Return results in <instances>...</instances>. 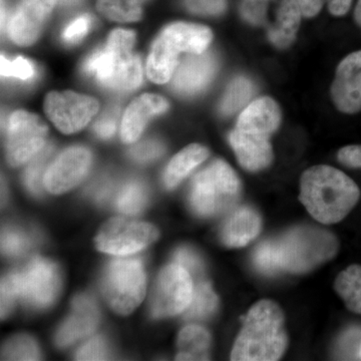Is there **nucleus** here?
I'll return each instance as SVG.
<instances>
[{
    "mask_svg": "<svg viewBox=\"0 0 361 361\" xmlns=\"http://www.w3.org/2000/svg\"><path fill=\"white\" fill-rule=\"evenodd\" d=\"M118 116H120V109L118 106H111L108 109L102 116L97 118L94 126V130L97 137L101 139H110L116 133L118 127Z\"/></svg>",
    "mask_w": 361,
    "mask_h": 361,
    "instance_id": "e433bc0d",
    "label": "nucleus"
},
{
    "mask_svg": "<svg viewBox=\"0 0 361 361\" xmlns=\"http://www.w3.org/2000/svg\"><path fill=\"white\" fill-rule=\"evenodd\" d=\"M337 158L341 164L348 167L361 168V146L353 145L344 147L339 149Z\"/></svg>",
    "mask_w": 361,
    "mask_h": 361,
    "instance_id": "37998d69",
    "label": "nucleus"
},
{
    "mask_svg": "<svg viewBox=\"0 0 361 361\" xmlns=\"http://www.w3.org/2000/svg\"><path fill=\"white\" fill-rule=\"evenodd\" d=\"M134 44V32L122 28L114 30L104 47L85 61V73L115 92L137 89L142 84V71L141 59L133 52Z\"/></svg>",
    "mask_w": 361,
    "mask_h": 361,
    "instance_id": "20e7f679",
    "label": "nucleus"
},
{
    "mask_svg": "<svg viewBox=\"0 0 361 361\" xmlns=\"http://www.w3.org/2000/svg\"><path fill=\"white\" fill-rule=\"evenodd\" d=\"M4 23H6V9H4V1H2V6H1V25L2 28L4 27Z\"/></svg>",
    "mask_w": 361,
    "mask_h": 361,
    "instance_id": "de8ad7c7",
    "label": "nucleus"
},
{
    "mask_svg": "<svg viewBox=\"0 0 361 361\" xmlns=\"http://www.w3.org/2000/svg\"><path fill=\"white\" fill-rule=\"evenodd\" d=\"M169 109L168 102L157 94H145L130 103L123 118V141L130 144L139 139L147 123L154 116L161 115Z\"/></svg>",
    "mask_w": 361,
    "mask_h": 361,
    "instance_id": "a211bd4d",
    "label": "nucleus"
},
{
    "mask_svg": "<svg viewBox=\"0 0 361 361\" xmlns=\"http://www.w3.org/2000/svg\"><path fill=\"white\" fill-rule=\"evenodd\" d=\"M355 16L356 23L361 26V0H358V4L355 8Z\"/></svg>",
    "mask_w": 361,
    "mask_h": 361,
    "instance_id": "49530a36",
    "label": "nucleus"
},
{
    "mask_svg": "<svg viewBox=\"0 0 361 361\" xmlns=\"http://www.w3.org/2000/svg\"><path fill=\"white\" fill-rule=\"evenodd\" d=\"M336 108L342 113L361 111V51L353 52L339 63L331 87Z\"/></svg>",
    "mask_w": 361,
    "mask_h": 361,
    "instance_id": "2eb2a0df",
    "label": "nucleus"
},
{
    "mask_svg": "<svg viewBox=\"0 0 361 361\" xmlns=\"http://www.w3.org/2000/svg\"><path fill=\"white\" fill-rule=\"evenodd\" d=\"M90 26H92V18L90 16L85 14V16H78L66 26L61 37L68 44H77L87 35Z\"/></svg>",
    "mask_w": 361,
    "mask_h": 361,
    "instance_id": "a19ab883",
    "label": "nucleus"
},
{
    "mask_svg": "<svg viewBox=\"0 0 361 361\" xmlns=\"http://www.w3.org/2000/svg\"><path fill=\"white\" fill-rule=\"evenodd\" d=\"M191 13L200 16H218L226 8V0H185Z\"/></svg>",
    "mask_w": 361,
    "mask_h": 361,
    "instance_id": "79ce46f5",
    "label": "nucleus"
},
{
    "mask_svg": "<svg viewBox=\"0 0 361 361\" xmlns=\"http://www.w3.org/2000/svg\"><path fill=\"white\" fill-rule=\"evenodd\" d=\"M280 122L279 106L270 97L255 99L242 111L229 135V142L240 165L245 170L258 172L272 163L269 140Z\"/></svg>",
    "mask_w": 361,
    "mask_h": 361,
    "instance_id": "f03ea898",
    "label": "nucleus"
},
{
    "mask_svg": "<svg viewBox=\"0 0 361 361\" xmlns=\"http://www.w3.org/2000/svg\"><path fill=\"white\" fill-rule=\"evenodd\" d=\"M241 184L226 161L217 160L195 176L190 203L202 217H213L229 210L238 201Z\"/></svg>",
    "mask_w": 361,
    "mask_h": 361,
    "instance_id": "0eeeda50",
    "label": "nucleus"
},
{
    "mask_svg": "<svg viewBox=\"0 0 361 361\" xmlns=\"http://www.w3.org/2000/svg\"><path fill=\"white\" fill-rule=\"evenodd\" d=\"M92 165V154L84 147H73L63 151L47 168L44 186L49 193L70 191L85 179Z\"/></svg>",
    "mask_w": 361,
    "mask_h": 361,
    "instance_id": "ddd939ff",
    "label": "nucleus"
},
{
    "mask_svg": "<svg viewBox=\"0 0 361 361\" xmlns=\"http://www.w3.org/2000/svg\"><path fill=\"white\" fill-rule=\"evenodd\" d=\"M147 203V192L141 183L134 180L128 183L116 198V208L128 215L141 212Z\"/></svg>",
    "mask_w": 361,
    "mask_h": 361,
    "instance_id": "c756f323",
    "label": "nucleus"
},
{
    "mask_svg": "<svg viewBox=\"0 0 361 361\" xmlns=\"http://www.w3.org/2000/svg\"><path fill=\"white\" fill-rule=\"evenodd\" d=\"M164 147L157 140H146L137 145L130 151V156L140 163H148L156 160L163 154Z\"/></svg>",
    "mask_w": 361,
    "mask_h": 361,
    "instance_id": "ea45409f",
    "label": "nucleus"
},
{
    "mask_svg": "<svg viewBox=\"0 0 361 361\" xmlns=\"http://www.w3.org/2000/svg\"><path fill=\"white\" fill-rule=\"evenodd\" d=\"M4 356L9 360H39V350L30 337L18 336L9 342Z\"/></svg>",
    "mask_w": 361,
    "mask_h": 361,
    "instance_id": "473e14b6",
    "label": "nucleus"
},
{
    "mask_svg": "<svg viewBox=\"0 0 361 361\" xmlns=\"http://www.w3.org/2000/svg\"><path fill=\"white\" fill-rule=\"evenodd\" d=\"M47 127L39 116L14 111L6 123V158L11 166L32 160L45 147Z\"/></svg>",
    "mask_w": 361,
    "mask_h": 361,
    "instance_id": "1a4fd4ad",
    "label": "nucleus"
},
{
    "mask_svg": "<svg viewBox=\"0 0 361 361\" xmlns=\"http://www.w3.org/2000/svg\"><path fill=\"white\" fill-rule=\"evenodd\" d=\"M99 104L94 97L75 92H51L45 97L44 111L61 132L73 134L84 129L99 111Z\"/></svg>",
    "mask_w": 361,
    "mask_h": 361,
    "instance_id": "f8f14e48",
    "label": "nucleus"
},
{
    "mask_svg": "<svg viewBox=\"0 0 361 361\" xmlns=\"http://www.w3.org/2000/svg\"><path fill=\"white\" fill-rule=\"evenodd\" d=\"M260 215L248 206L236 209L226 220L221 231L223 243L228 247H244L253 241L261 231Z\"/></svg>",
    "mask_w": 361,
    "mask_h": 361,
    "instance_id": "aec40b11",
    "label": "nucleus"
},
{
    "mask_svg": "<svg viewBox=\"0 0 361 361\" xmlns=\"http://www.w3.org/2000/svg\"><path fill=\"white\" fill-rule=\"evenodd\" d=\"M334 288L349 310L361 314L360 265H351L342 271L334 282Z\"/></svg>",
    "mask_w": 361,
    "mask_h": 361,
    "instance_id": "393cba45",
    "label": "nucleus"
},
{
    "mask_svg": "<svg viewBox=\"0 0 361 361\" xmlns=\"http://www.w3.org/2000/svg\"><path fill=\"white\" fill-rule=\"evenodd\" d=\"M300 7L297 0H282L277 11L276 23L269 28L268 37L278 49H286L295 39L300 25Z\"/></svg>",
    "mask_w": 361,
    "mask_h": 361,
    "instance_id": "412c9836",
    "label": "nucleus"
},
{
    "mask_svg": "<svg viewBox=\"0 0 361 361\" xmlns=\"http://www.w3.org/2000/svg\"><path fill=\"white\" fill-rule=\"evenodd\" d=\"M254 94V85L248 78L239 77L235 78L229 85L222 103L220 111L223 116L234 115L236 111L245 106Z\"/></svg>",
    "mask_w": 361,
    "mask_h": 361,
    "instance_id": "cd10ccee",
    "label": "nucleus"
},
{
    "mask_svg": "<svg viewBox=\"0 0 361 361\" xmlns=\"http://www.w3.org/2000/svg\"><path fill=\"white\" fill-rule=\"evenodd\" d=\"M334 355L337 360H361V327L351 326L337 339Z\"/></svg>",
    "mask_w": 361,
    "mask_h": 361,
    "instance_id": "7c9ffc66",
    "label": "nucleus"
},
{
    "mask_svg": "<svg viewBox=\"0 0 361 361\" xmlns=\"http://www.w3.org/2000/svg\"><path fill=\"white\" fill-rule=\"evenodd\" d=\"M219 300L211 285L203 280H199L194 284L191 303L184 311L185 319H205L215 312Z\"/></svg>",
    "mask_w": 361,
    "mask_h": 361,
    "instance_id": "a878e982",
    "label": "nucleus"
},
{
    "mask_svg": "<svg viewBox=\"0 0 361 361\" xmlns=\"http://www.w3.org/2000/svg\"><path fill=\"white\" fill-rule=\"evenodd\" d=\"M99 312L96 302L87 295H80L73 300L70 317L63 323L56 336V343L61 348L90 336L97 329Z\"/></svg>",
    "mask_w": 361,
    "mask_h": 361,
    "instance_id": "f3484780",
    "label": "nucleus"
},
{
    "mask_svg": "<svg viewBox=\"0 0 361 361\" xmlns=\"http://www.w3.org/2000/svg\"><path fill=\"white\" fill-rule=\"evenodd\" d=\"M148 0H97V7L104 18L118 23L141 20L142 7Z\"/></svg>",
    "mask_w": 361,
    "mask_h": 361,
    "instance_id": "bb28decb",
    "label": "nucleus"
},
{
    "mask_svg": "<svg viewBox=\"0 0 361 361\" xmlns=\"http://www.w3.org/2000/svg\"><path fill=\"white\" fill-rule=\"evenodd\" d=\"M193 290L191 274L178 263L169 265L161 271L157 281L152 313L161 318L184 312L191 303Z\"/></svg>",
    "mask_w": 361,
    "mask_h": 361,
    "instance_id": "9b49d317",
    "label": "nucleus"
},
{
    "mask_svg": "<svg viewBox=\"0 0 361 361\" xmlns=\"http://www.w3.org/2000/svg\"><path fill=\"white\" fill-rule=\"evenodd\" d=\"M209 152L201 145L193 144L183 149L169 163L164 182L168 189L177 187L194 169L208 158Z\"/></svg>",
    "mask_w": 361,
    "mask_h": 361,
    "instance_id": "4be33fe9",
    "label": "nucleus"
},
{
    "mask_svg": "<svg viewBox=\"0 0 361 361\" xmlns=\"http://www.w3.org/2000/svg\"><path fill=\"white\" fill-rule=\"evenodd\" d=\"M253 262L260 272L266 275H274L282 272L276 241L263 242L256 248Z\"/></svg>",
    "mask_w": 361,
    "mask_h": 361,
    "instance_id": "2f4dec72",
    "label": "nucleus"
},
{
    "mask_svg": "<svg viewBox=\"0 0 361 361\" xmlns=\"http://www.w3.org/2000/svg\"><path fill=\"white\" fill-rule=\"evenodd\" d=\"M357 185L348 175L330 166L308 169L300 180L301 203L322 224L341 222L360 200Z\"/></svg>",
    "mask_w": 361,
    "mask_h": 361,
    "instance_id": "f257e3e1",
    "label": "nucleus"
},
{
    "mask_svg": "<svg viewBox=\"0 0 361 361\" xmlns=\"http://www.w3.org/2000/svg\"><path fill=\"white\" fill-rule=\"evenodd\" d=\"M182 47L167 27L164 28L152 45L147 63V73L152 82L165 84L171 80L177 68L178 56Z\"/></svg>",
    "mask_w": 361,
    "mask_h": 361,
    "instance_id": "6ab92c4d",
    "label": "nucleus"
},
{
    "mask_svg": "<svg viewBox=\"0 0 361 361\" xmlns=\"http://www.w3.org/2000/svg\"><path fill=\"white\" fill-rule=\"evenodd\" d=\"M288 344L283 311L274 301H258L244 318L231 353L235 361H275Z\"/></svg>",
    "mask_w": 361,
    "mask_h": 361,
    "instance_id": "7ed1b4c3",
    "label": "nucleus"
},
{
    "mask_svg": "<svg viewBox=\"0 0 361 361\" xmlns=\"http://www.w3.org/2000/svg\"><path fill=\"white\" fill-rule=\"evenodd\" d=\"M175 263H178L191 274L192 278L198 279L204 273L203 262L199 256L189 248H180L176 252Z\"/></svg>",
    "mask_w": 361,
    "mask_h": 361,
    "instance_id": "58836bf2",
    "label": "nucleus"
},
{
    "mask_svg": "<svg viewBox=\"0 0 361 361\" xmlns=\"http://www.w3.org/2000/svg\"><path fill=\"white\" fill-rule=\"evenodd\" d=\"M109 358V349L101 336L90 339L80 348L75 355L77 360H106Z\"/></svg>",
    "mask_w": 361,
    "mask_h": 361,
    "instance_id": "c9c22d12",
    "label": "nucleus"
},
{
    "mask_svg": "<svg viewBox=\"0 0 361 361\" xmlns=\"http://www.w3.org/2000/svg\"><path fill=\"white\" fill-rule=\"evenodd\" d=\"M1 75L6 78H16L21 80H30L35 75V68L30 61L23 58H16L9 61L2 56Z\"/></svg>",
    "mask_w": 361,
    "mask_h": 361,
    "instance_id": "72a5a7b5",
    "label": "nucleus"
},
{
    "mask_svg": "<svg viewBox=\"0 0 361 361\" xmlns=\"http://www.w3.org/2000/svg\"><path fill=\"white\" fill-rule=\"evenodd\" d=\"M167 28L178 40L182 47L183 51L187 54H203L212 42V32L207 26L194 25V23H176L168 25Z\"/></svg>",
    "mask_w": 361,
    "mask_h": 361,
    "instance_id": "b1692460",
    "label": "nucleus"
},
{
    "mask_svg": "<svg viewBox=\"0 0 361 361\" xmlns=\"http://www.w3.org/2000/svg\"><path fill=\"white\" fill-rule=\"evenodd\" d=\"M216 68V59L212 54H192L176 70L173 89L184 96L197 94L210 84Z\"/></svg>",
    "mask_w": 361,
    "mask_h": 361,
    "instance_id": "dca6fc26",
    "label": "nucleus"
},
{
    "mask_svg": "<svg viewBox=\"0 0 361 361\" xmlns=\"http://www.w3.org/2000/svg\"><path fill=\"white\" fill-rule=\"evenodd\" d=\"M52 152H54V147L51 145H47L37 155L33 157L30 161V165L25 169L23 182H25L28 191L37 196H39L42 193L44 178L45 172L49 168Z\"/></svg>",
    "mask_w": 361,
    "mask_h": 361,
    "instance_id": "c85d7f7f",
    "label": "nucleus"
},
{
    "mask_svg": "<svg viewBox=\"0 0 361 361\" xmlns=\"http://www.w3.org/2000/svg\"><path fill=\"white\" fill-rule=\"evenodd\" d=\"M28 237L18 230L7 229L2 233L1 249L6 255L20 256L30 248Z\"/></svg>",
    "mask_w": 361,
    "mask_h": 361,
    "instance_id": "f704fd0d",
    "label": "nucleus"
},
{
    "mask_svg": "<svg viewBox=\"0 0 361 361\" xmlns=\"http://www.w3.org/2000/svg\"><path fill=\"white\" fill-rule=\"evenodd\" d=\"M104 298L118 314L127 315L141 304L146 294V273L137 259H116L103 279Z\"/></svg>",
    "mask_w": 361,
    "mask_h": 361,
    "instance_id": "6e6552de",
    "label": "nucleus"
},
{
    "mask_svg": "<svg viewBox=\"0 0 361 361\" xmlns=\"http://www.w3.org/2000/svg\"><path fill=\"white\" fill-rule=\"evenodd\" d=\"M301 13L306 18H312L322 11L323 0H297Z\"/></svg>",
    "mask_w": 361,
    "mask_h": 361,
    "instance_id": "c03bdc74",
    "label": "nucleus"
},
{
    "mask_svg": "<svg viewBox=\"0 0 361 361\" xmlns=\"http://www.w3.org/2000/svg\"><path fill=\"white\" fill-rule=\"evenodd\" d=\"M54 6L56 0H21L8 23L11 40L21 47L35 44Z\"/></svg>",
    "mask_w": 361,
    "mask_h": 361,
    "instance_id": "4468645a",
    "label": "nucleus"
},
{
    "mask_svg": "<svg viewBox=\"0 0 361 361\" xmlns=\"http://www.w3.org/2000/svg\"><path fill=\"white\" fill-rule=\"evenodd\" d=\"M272 0H243L242 14L248 23L254 25L265 23L267 6Z\"/></svg>",
    "mask_w": 361,
    "mask_h": 361,
    "instance_id": "4c0bfd02",
    "label": "nucleus"
},
{
    "mask_svg": "<svg viewBox=\"0 0 361 361\" xmlns=\"http://www.w3.org/2000/svg\"><path fill=\"white\" fill-rule=\"evenodd\" d=\"M211 336L198 325H189L178 337L177 360H208L210 357Z\"/></svg>",
    "mask_w": 361,
    "mask_h": 361,
    "instance_id": "5701e85b",
    "label": "nucleus"
},
{
    "mask_svg": "<svg viewBox=\"0 0 361 361\" xmlns=\"http://www.w3.org/2000/svg\"><path fill=\"white\" fill-rule=\"evenodd\" d=\"M158 237L159 232L155 226L114 218L99 230L96 237V246L104 253L127 256L146 248Z\"/></svg>",
    "mask_w": 361,
    "mask_h": 361,
    "instance_id": "9d476101",
    "label": "nucleus"
},
{
    "mask_svg": "<svg viewBox=\"0 0 361 361\" xmlns=\"http://www.w3.org/2000/svg\"><path fill=\"white\" fill-rule=\"evenodd\" d=\"M59 287L61 277L56 265L47 259H33L25 269L2 279V319L9 314L18 298L32 307H47L58 296Z\"/></svg>",
    "mask_w": 361,
    "mask_h": 361,
    "instance_id": "39448f33",
    "label": "nucleus"
},
{
    "mask_svg": "<svg viewBox=\"0 0 361 361\" xmlns=\"http://www.w3.org/2000/svg\"><path fill=\"white\" fill-rule=\"evenodd\" d=\"M353 0H329V8L334 16H344L350 8Z\"/></svg>",
    "mask_w": 361,
    "mask_h": 361,
    "instance_id": "a18cd8bd",
    "label": "nucleus"
},
{
    "mask_svg": "<svg viewBox=\"0 0 361 361\" xmlns=\"http://www.w3.org/2000/svg\"><path fill=\"white\" fill-rule=\"evenodd\" d=\"M284 272L302 274L331 260L338 251L332 233L311 226L294 228L275 240Z\"/></svg>",
    "mask_w": 361,
    "mask_h": 361,
    "instance_id": "423d86ee",
    "label": "nucleus"
}]
</instances>
